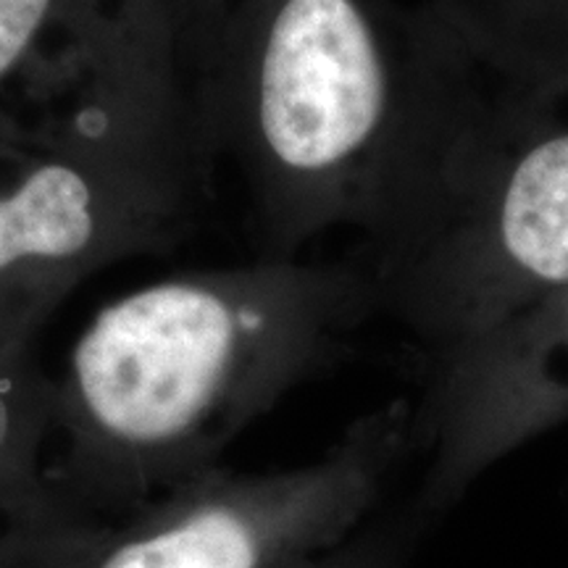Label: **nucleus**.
<instances>
[{"instance_id": "f03ea898", "label": "nucleus", "mask_w": 568, "mask_h": 568, "mask_svg": "<svg viewBox=\"0 0 568 568\" xmlns=\"http://www.w3.org/2000/svg\"><path fill=\"white\" fill-rule=\"evenodd\" d=\"M374 316L358 261L197 268L105 303L53 382L48 485L77 516L119 518L219 466L284 395L351 351Z\"/></svg>"}, {"instance_id": "0eeeda50", "label": "nucleus", "mask_w": 568, "mask_h": 568, "mask_svg": "<svg viewBox=\"0 0 568 568\" xmlns=\"http://www.w3.org/2000/svg\"><path fill=\"white\" fill-rule=\"evenodd\" d=\"M424 9L500 80L568 84V0H426Z\"/></svg>"}, {"instance_id": "1a4fd4ad", "label": "nucleus", "mask_w": 568, "mask_h": 568, "mask_svg": "<svg viewBox=\"0 0 568 568\" xmlns=\"http://www.w3.org/2000/svg\"><path fill=\"white\" fill-rule=\"evenodd\" d=\"M426 527L429 521L408 503L372 516L351 539L303 568H408Z\"/></svg>"}, {"instance_id": "6e6552de", "label": "nucleus", "mask_w": 568, "mask_h": 568, "mask_svg": "<svg viewBox=\"0 0 568 568\" xmlns=\"http://www.w3.org/2000/svg\"><path fill=\"white\" fill-rule=\"evenodd\" d=\"M53 379L34 366L30 345L0 343V514L3 524L61 516L42 450L51 443Z\"/></svg>"}, {"instance_id": "9b49d317", "label": "nucleus", "mask_w": 568, "mask_h": 568, "mask_svg": "<svg viewBox=\"0 0 568 568\" xmlns=\"http://www.w3.org/2000/svg\"><path fill=\"white\" fill-rule=\"evenodd\" d=\"M0 568H11V560H9V556H6L3 545H0Z\"/></svg>"}, {"instance_id": "f257e3e1", "label": "nucleus", "mask_w": 568, "mask_h": 568, "mask_svg": "<svg viewBox=\"0 0 568 568\" xmlns=\"http://www.w3.org/2000/svg\"><path fill=\"white\" fill-rule=\"evenodd\" d=\"M479 80L481 63L426 9L234 0L203 151L243 184L258 255L301 258L335 230L368 251L422 190Z\"/></svg>"}, {"instance_id": "9d476101", "label": "nucleus", "mask_w": 568, "mask_h": 568, "mask_svg": "<svg viewBox=\"0 0 568 568\" xmlns=\"http://www.w3.org/2000/svg\"><path fill=\"white\" fill-rule=\"evenodd\" d=\"M67 0H0V88L34 55Z\"/></svg>"}, {"instance_id": "7ed1b4c3", "label": "nucleus", "mask_w": 568, "mask_h": 568, "mask_svg": "<svg viewBox=\"0 0 568 568\" xmlns=\"http://www.w3.org/2000/svg\"><path fill=\"white\" fill-rule=\"evenodd\" d=\"M355 261L374 316L400 326L424 366L568 290V84L481 71L422 190Z\"/></svg>"}, {"instance_id": "20e7f679", "label": "nucleus", "mask_w": 568, "mask_h": 568, "mask_svg": "<svg viewBox=\"0 0 568 568\" xmlns=\"http://www.w3.org/2000/svg\"><path fill=\"white\" fill-rule=\"evenodd\" d=\"M410 453L414 403L393 400L305 466H213L119 518L3 524L0 545L11 568H303L376 516Z\"/></svg>"}, {"instance_id": "39448f33", "label": "nucleus", "mask_w": 568, "mask_h": 568, "mask_svg": "<svg viewBox=\"0 0 568 568\" xmlns=\"http://www.w3.org/2000/svg\"><path fill=\"white\" fill-rule=\"evenodd\" d=\"M209 174L182 134L111 105L48 126L0 174V316L34 335L92 274L180 243Z\"/></svg>"}, {"instance_id": "423d86ee", "label": "nucleus", "mask_w": 568, "mask_h": 568, "mask_svg": "<svg viewBox=\"0 0 568 568\" xmlns=\"http://www.w3.org/2000/svg\"><path fill=\"white\" fill-rule=\"evenodd\" d=\"M566 422L568 290L424 366L414 403L424 471L410 503L432 524L489 468Z\"/></svg>"}]
</instances>
